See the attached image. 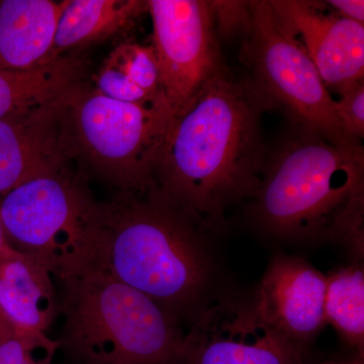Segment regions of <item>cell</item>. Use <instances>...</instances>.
<instances>
[{"label":"cell","instance_id":"1","mask_svg":"<svg viewBox=\"0 0 364 364\" xmlns=\"http://www.w3.org/2000/svg\"><path fill=\"white\" fill-rule=\"evenodd\" d=\"M267 109L250 78L223 66L173 116L153 189L200 229L222 227L227 210L259 188Z\"/></svg>","mask_w":364,"mask_h":364},{"label":"cell","instance_id":"2","mask_svg":"<svg viewBox=\"0 0 364 364\" xmlns=\"http://www.w3.org/2000/svg\"><path fill=\"white\" fill-rule=\"evenodd\" d=\"M363 154L296 127L263 169L256 220L275 236L340 240L363 254Z\"/></svg>","mask_w":364,"mask_h":364},{"label":"cell","instance_id":"3","mask_svg":"<svg viewBox=\"0 0 364 364\" xmlns=\"http://www.w3.org/2000/svg\"><path fill=\"white\" fill-rule=\"evenodd\" d=\"M200 227L159 196L119 193L104 203L100 269L177 318L207 304L213 262Z\"/></svg>","mask_w":364,"mask_h":364},{"label":"cell","instance_id":"4","mask_svg":"<svg viewBox=\"0 0 364 364\" xmlns=\"http://www.w3.org/2000/svg\"><path fill=\"white\" fill-rule=\"evenodd\" d=\"M63 339L80 364H173L184 335L166 308L104 270L64 284Z\"/></svg>","mask_w":364,"mask_h":364},{"label":"cell","instance_id":"5","mask_svg":"<svg viewBox=\"0 0 364 364\" xmlns=\"http://www.w3.org/2000/svg\"><path fill=\"white\" fill-rule=\"evenodd\" d=\"M0 218L9 246L63 284L100 269L104 203L68 165L0 196Z\"/></svg>","mask_w":364,"mask_h":364},{"label":"cell","instance_id":"6","mask_svg":"<svg viewBox=\"0 0 364 364\" xmlns=\"http://www.w3.org/2000/svg\"><path fill=\"white\" fill-rule=\"evenodd\" d=\"M173 119L166 100L130 104L105 97L86 81L62 97L64 140L69 157L119 189L146 193Z\"/></svg>","mask_w":364,"mask_h":364},{"label":"cell","instance_id":"7","mask_svg":"<svg viewBox=\"0 0 364 364\" xmlns=\"http://www.w3.org/2000/svg\"><path fill=\"white\" fill-rule=\"evenodd\" d=\"M245 44L253 85L268 107L286 109L299 128L339 147L363 149L345 135L335 102L303 46L274 13L269 1H250Z\"/></svg>","mask_w":364,"mask_h":364},{"label":"cell","instance_id":"8","mask_svg":"<svg viewBox=\"0 0 364 364\" xmlns=\"http://www.w3.org/2000/svg\"><path fill=\"white\" fill-rule=\"evenodd\" d=\"M163 93L173 116L224 66L214 11L203 0H148Z\"/></svg>","mask_w":364,"mask_h":364},{"label":"cell","instance_id":"9","mask_svg":"<svg viewBox=\"0 0 364 364\" xmlns=\"http://www.w3.org/2000/svg\"><path fill=\"white\" fill-rule=\"evenodd\" d=\"M173 364H301L299 351L273 331L252 304H205Z\"/></svg>","mask_w":364,"mask_h":364},{"label":"cell","instance_id":"10","mask_svg":"<svg viewBox=\"0 0 364 364\" xmlns=\"http://www.w3.org/2000/svg\"><path fill=\"white\" fill-rule=\"evenodd\" d=\"M273 11L309 55L327 90L340 97L364 83V26L315 2L272 0Z\"/></svg>","mask_w":364,"mask_h":364},{"label":"cell","instance_id":"11","mask_svg":"<svg viewBox=\"0 0 364 364\" xmlns=\"http://www.w3.org/2000/svg\"><path fill=\"white\" fill-rule=\"evenodd\" d=\"M327 277L299 258H275L263 275L252 305L263 321L296 351L326 323Z\"/></svg>","mask_w":364,"mask_h":364},{"label":"cell","instance_id":"12","mask_svg":"<svg viewBox=\"0 0 364 364\" xmlns=\"http://www.w3.org/2000/svg\"><path fill=\"white\" fill-rule=\"evenodd\" d=\"M63 95L0 119V196L68 165L62 123Z\"/></svg>","mask_w":364,"mask_h":364},{"label":"cell","instance_id":"13","mask_svg":"<svg viewBox=\"0 0 364 364\" xmlns=\"http://www.w3.org/2000/svg\"><path fill=\"white\" fill-rule=\"evenodd\" d=\"M65 1L0 0V71H25L52 61Z\"/></svg>","mask_w":364,"mask_h":364},{"label":"cell","instance_id":"14","mask_svg":"<svg viewBox=\"0 0 364 364\" xmlns=\"http://www.w3.org/2000/svg\"><path fill=\"white\" fill-rule=\"evenodd\" d=\"M56 311L51 273L9 246L0 259V315L16 331L47 333Z\"/></svg>","mask_w":364,"mask_h":364},{"label":"cell","instance_id":"15","mask_svg":"<svg viewBox=\"0 0 364 364\" xmlns=\"http://www.w3.org/2000/svg\"><path fill=\"white\" fill-rule=\"evenodd\" d=\"M144 13L147 4L141 0H66L51 60L126 32Z\"/></svg>","mask_w":364,"mask_h":364},{"label":"cell","instance_id":"16","mask_svg":"<svg viewBox=\"0 0 364 364\" xmlns=\"http://www.w3.org/2000/svg\"><path fill=\"white\" fill-rule=\"evenodd\" d=\"M92 81L98 92L119 102L148 105L166 100L152 45L124 42L117 46Z\"/></svg>","mask_w":364,"mask_h":364},{"label":"cell","instance_id":"17","mask_svg":"<svg viewBox=\"0 0 364 364\" xmlns=\"http://www.w3.org/2000/svg\"><path fill=\"white\" fill-rule=\"evenodd\" d=\"M86 72L85 60L72 53L30 70L0 71V119L56 100Z\"/></svg>","mask_w":364,"mask_h":364},{"label":"cell","instance_id":"18","mask_svg":"<svg viewBox=\"0 0 364 364\" xmlns=\"http://www.w3.org/2000/svg\"><path fill=\"white\" fill-rule=\"evenodd\" d=\"M325 316L326 322L363 353L364 273L360 267H345L327 277Z\"/></svg>","mask_w":364,"mask_h":364},{"label":"cell","instance_id":"19","mask_svg":"<svg viewBox=\"0 0 364 364\" xmlns=\"http://www.w3.org/2000/svg\"><path fill=\"white\" fill-rule=\"evenodd\" d=\"M59 346L47 333L16 331L0 315V364H52Z\"/></svg>","mask_w":364,"mask_h":364},{"label":"cell","instance_id":"20","mask_svg":"<svg viewBox=\"0 0 364 364\" xmlns=\"http://www.w3.org/2000/svg\"><path fill=\"white\" fill-rule=\"evenodd\" d=\"M335 112L345 135L361 144L364 136V83L341 95L335 102Z\"/></svg>","mask_w":364,"mask_h":364},{"label":"cell","instance_id":"21","mask_svg":"<svg viewBox=\"0 0 364 364\" xmlns=\"http://www.w3.org/2000/svg\"><path fill=\"white\" fill-rule=\"evenodd\" d=\"M215 25L221 32L232 33L244 31L250 21V1H210Z\"/></svg>","mask_w":364,"mask_h":364},{"label":"cell","instance_id":"22","mask_svg":"<svg viewBox=\"0 0 364 364\" xmlns=\"http://www.w3.org/2000/svg\"><path fill=\"white\" fill-rule=\"evenodd\" d=\"M330 7L334 9V13L348 18V20L356 21V23H364V1L363 0H330L326 1Z\"/></svg>","mask_w":364,"mask_h":364},{"label":"cell","instance_id":"23","mask_svg":"<svg viewBox=\"0 0 364 364\" xmlns=\"http://www.w3.org/2000/svg\"><path fill=\"white\" fill-rule=\"evenodd\" d=\"M9 244L7 242L6 232H4V225H2L1 218H0V259H1L2 254L6 249L9 247Z\"/></svg>","mask_w":364,"mask_h":364},{"label":"cell","instance_id":"24","mask_svg":"<svg viewBox=\"0 0 364 364\" xmlns=\"http://www.w3.org/2000/svg\"><path fill=\"white\" fill-rule=\"evenodd\" d=\"M323 364H336V363H323ZM352 364H363V358L356 359Z\"/></svg>","mask_w":364,"mask_h":364}]
</instances>
